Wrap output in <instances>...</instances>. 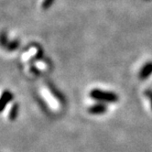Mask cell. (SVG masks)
I'll list each match as a JSON object with an SVG mask.
<instances>
[{"mask_svg": "<svg viewBox=\"0 0 152 152\" xmlns=\"http://www.w3.org/2000/svg\"><path fill=\"white\" fill-rule=\"evenodd\" d=\"M91 98L96 101H100L103 103H115L118 101V95L113 92L103 91L100 89H93L90 92Z\"/></svg>", "mask_w": 152, "mask_h": 152, "instance_id": "1", "label": "cell"}, {"mask_svg": "<svg viewBox=\"0 0 152 152\" xmlns=\"http://www.w3.org/2000/svg\"><path fill=\"white\" fill-rule=\"evenodd\" d=\"M152 73V61H148L143 65V67L141 68L138 76L141 80H146L148 79Z\"/></svg>", "mask_w": 152, "mask_h": 152, "instance_id": "2", "label": "cell"}, {"mask_svg": "<svg viewBox=\"0 0 152 152\" xmlns=\"http://www.w3.org/2000/svg\"><path fill=\"white\" fill-rule=\"evenodd\" d=\"M106 111H107V106L103 103L94 104L88 109V112L92 115H102L104 114Z\"/></svg>", "mask_w": 152, "mask_h": 152, "instance_id": "3", "label": "cell"}, {"mask_svg": "<svg viewBox=\"0 0 152 152\" xmlns=\"http://www.w3.org/2000/svg\"><path fill=\"white\" fill-rule=\"evenodd\" d=\"M14 98V95L11 92L9 91H5L3 94H2V96H1V100H0V104H1V108H0V111L3 112L5 107L7 104H9L11 102Z\"/></svg>", "mask_w": 152, "mask_h": 152, "instance_id": "4", "label": "cell"}, {"mask_svg": "<svg viewBox=\"0 0 152 152\" xmlns=\"http://www.w3.org/2000/svg\"><path fill=\"white\" fill-rule=\"evenodd\" d=\"M18 109H19V105L18 103H15L11 108V110L9 112V119L11 121H15L17 117H18Z\"/></svg>", "mask_w": 152, "mask_h": 152, "instance_id": "5", "label": "cell"}, {"mask_svg": "<svg viewBox=\"0 0 152 152\" xmlns=\"http://www.w3.org/2000/svg\"><path fill=\"white\" fill-rule=\"evenodd\" d=\"M2 44L3 46L7 50H17L19 46V42L18 40H14V41H11V42H5V41H2Z\"/></svg>", "mask_w": 152, "mask_h": 152, "instance_id": "6", "label": "cell"}, {"mask_svg": "<svg viewBox=\"0 0 152 152\" xmlns=\"http://www.w3.org/2000/svg\"><path fill=\"white\" fill-rule=\"evenodd\" d=\"M54 1H55V0H44V1H43V3H42V6H41L42 8L44 9V10L49 9L53 5Z\"/></svg>", "mask_w": 152, "mask_h": 152, "instance_id": "7", "label": "cell"}, {"mask_svg": "<svg viewBox=\"0 0 152 152\" xmlns=\"http://www.w3.org/2000/svg\"><path fill=\"white\" fill-rule=\"evenodd\" d=\"M145 95L150 100V103H151V109H152V90H151V89H148L147 91H145Z\"/></svg>", "mask_w": 152, "mask_h": 152, "instance_id": "8", "label": "cell"}]
</instances>
